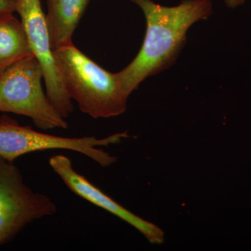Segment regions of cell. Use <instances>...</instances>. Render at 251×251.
<instances>
[{
  "mask_svg": "<svg viewBox=\"0 0 251 251\" xmlns=\"http://www.w3.org/2000/svg\"><path fill=\"white\" fill-rule=\"evenodd\" d=\"M16 12L25 29L31 52L42 68L46 95L59 113L67 118L74 105L56 66L41 0H16Z\"/></svg>",
  "mask_w": 251,
  "mask_h": 251,
  "instance_id": "obj_6",
  "label": "cell"
},
{
  "mask_svg": "<svg viewBox=\"0 0 251 251\" xmlns=\"http://www.w3.org/2000/svg\"><path fill=\"white\" fill-rule=\"evenodd\" d=\"M16 0H0V14L16 12Z\"/></svg>",
  "mask_w": 251,
  "mask_h": 251,
  "instance_id": "obj_10",
  "label": "cell"
},
{
  "mask_svg": "<svg viewBox=\"0 0 251 251\" xmlns=\"http://www.w3.org/2000/svg\"><path fill=\"white\" fill-rule=\"evenodd\" d=\"M56 211L50 198L34 193L25 184L14 162L0 157V247L11 242L28 224Z\"/></svg>",
  "mask_w": 251,
  "mask_h": 251,
  "instance_id": "obj_5",
  "label": "cell"
},
{
  "mask_svg": "<svg viewBox=\"0 0 251 251\" xmlns=\"http://www.w3.org/2000/svg\"><path fill=\"white\" fill-rule=\"evenodd\" d=\"M53 55L66 90L83 113L109 118L126 111L128 97L116 74L107 72L74 44L54 50Z\"/></svg>",
  "mask_w": 251,
  "mask_h": 251,
  "instance_id": "obj_2",
  "label": "cell"
},
{
  "mask_svg": "<svg viewBox=\"0 0 251 251\" xmlns=\"http://www.w3.org/2000/svg\"><path fill=\"white\" fill-rule=\"evenodd\" d=\"M31 54L21 20L14 13L0 14V75L10 66Z\"/></svg>",
  "mask_w": 251,
  "mask_h": 251,
  "instance_id": "obj_9",
  "label": "cell"
},
{
  "mask_svg": "<svg viewBox=\"0 0 251 251\" xmlns=\"http://www.w3.org/2000/svg\"><path fill=\"white\" fill-rule=\"evenodd\" d=\"M91 0H47L46 25L52 50L73 44L72 37Z\"/></svg>",
  "mask_w": 251,
  "mask_h": 251,
  "instance_id": "obj_8",
  "label": "cell"
},
{
  "mask_svg": "<svg viewBox=\"0 0 251 251\" xmlns=\"http://www.w3.org/2000/svg\"><path fill=\"white\" fill-rule=\"evenodd\" d=\"M130 1L143 11L147 29L136 57L116 74L128 97L148 77L174 64L186 44L189 28L198 21L207 19L213 13L210 0H183L171 7L152 0Z\"/></svg>",
  "mask_w": 251,
  "mask_h": 251,
  "instance_id": "obj_1",
  "label": "cell"
},
{
  "mask_svg": "<svg viewBox=\"0 0 251 251\" xmlns=\"http://www.w3.org/2000/svg\"><path fill=\"white\" fill-rule=\"evenodd\" d=\"M246 0H225L226 5L229 8H235L239 5L244 4Z\"/></svg>",
  "mask_w": 251,
  "mask_h": 251,
  "instance_id": "obj_11",
  "label": "cell"
},
{
  "mask_svg": "<svg viewBox=\"0 0 251 251\" xmlns=\"http://www.w3.org/2000/svg\"><path fill=\"white\" fill-rule=\"evenodd\" d=\"M49 163L54 173L73 193L130 224L141 232L149 242L152 244L163 242L164 233L161 229L130 212L96 187L83 175L74 170L72 161L67 156L57 155L51 157Z\"/></svg>",
  "mask_w": 251,
  "mask_h": 251,
  "instance_id": "obj_7",
  "label": "cell"
},
{
  "mask_svg": "<svg viewBox=\"0 0 251 251\" xmlns=\"http://www.w3.org/2000/svg\"><path fill=\"white\" fill-rule=\"evenodd\" d=\"M126 132L116 133L98 139L94 136L66 138L41 133L29 126H21L7 115L0 117V157L14 162L20 156L37 151L66 150L85 155L102 167L111 166L117 161L115 156L104 151L100 147L120 143L128 138Z\"/></svg>",
  "mask_w": 251,
  "mask_h": 251,
  "instance_id": "obj_4",
  "label": "cell"
},
{
  "mask_svg": "<svg viewBox=\"0 0 251 251\" xmlns=\"http://www.w3.org/2000/svg\"><path fill=\"white\" fill-rule=\"evenodd\" d=\"M44 73L34 54L8 67L0 75V112L29 117L42 130L67 128L68 123L43 90Z\"/></svg>",
  "mask_w": 251,
  "mask_h": 251,
  "instance_id": "obj_3",
  "label": "cell"
}]
</instances>
